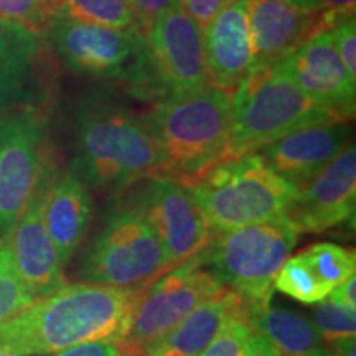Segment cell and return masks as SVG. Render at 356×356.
Listing matches in <instances>:
<instances>
[{
  "mask_svg": "<svg viewBox=\"0 0 356 356\" xmlns=\"http://www.w3.org/2000/svg\"><path fill=\"white\" fill-rule=\"evenodd\" d=\"M142 287L65 284L0 323V350L48 356L84 341H121Z\"/></svg>",
  "mask_w": 356,
  "mask_h": 356,
  "instance_id": "obj_1",
  "label": "cell"
},
{
  "mask_svg": "<svg viewBox=\"0 0 356 356\" xmlns=\"http://www.w3.org/2000/svg\"><path fill=\"white\" fill-rule=\"evenodd\" d=\"M71 172L96 191H121L162 175L157 142L144 121L106 95H89L74 114Z\"/></svg>",
  "mask_w": 356,
  "mask_h": 356,
  "instance_id": "obj_2",
  "label": "cell"
},
{
  "mask_svg": "<svg viewBox=\"0 0 356 356\" xmlns=\"http://www.w3.org/2000/svg\"><path fill=\"white\" fill-rule=\"evenodd\" d=\"M144 121L157 142L162 175L184 181L233 157L231 96L213 84L155 102Z\"/></svg>",
  "mask_w": 356,
  "mask_h": 356,
  "instance_id": "obj_3",
  "label": "cell"
},
{
  "mask_svg": "<svg viewBox=\"0 0 356 356\" xmlns=\"http://www.w3.org/2000/svg\"><path fill=\"white\" fill-rule=\"evenodd\" d=\"M181 184L215 233L287 216L297 193L259 154L222 160Z\"/></svg>",
  "mask_w": 356,
  "mask_h": 356,
  "instance_id": "obj_4",
  "label": "cell"
},
{
  "mask_svg": "<svg viewBox=\"0 0 356 356\" xmlns=\"http://www.w3.org/2000/svg\"><path fill=\"white\" fill-rule=\"evenodd\" d=\"M233 157L256 154L262 147L300 129L346 122L312 101L282 65L256 66L231 95Z\"/></svg>",
  "mask_w": 356,
  "mask_h": 356,
  "instance_id": "obj_5",
  "label": "cell"
},
{
  "mask_svg": "<svg viewBox=\"0 0 356 356\" xmlns=\"http://www.w3.org/2000/svg\"><path fill=\"white\" fill-rule=\"evenodd\" d=\"M121 81L134 96L152 102L211 84L204 63L203 30L180 3L152 22Z\"/></svg>",
  "mask_w": 356,
  "mask_h": 356,
  "instance_id": "obj_6",
  "label": "cell"
},
{
  "mask_svg": "<svg viewBox=\"0 0 356 356\" xmlns=\"http://www.w3.org/2000/svg\"><path fill=\"white\" fill-rule=\"evenodd\" d=\"M287 216L229 231H216L200 251L203 266L228 291L254 305L273 297L274 279L299 239Z\"/></svg>",
  "mask_w": 356,
  "mask_h": 356,
  "instance_id": "obj_7",
  "label": "cell"
},
{
  "mask_svg": "<svg viewBox=\"0 0 356 356\" xmlns=\"http://www.w3.org/2000/svg\"><path fill=\"white\" fill-rule=\"evenodd\" d=\"M170 269L157 236L127 207L114 208L79 262L83 282L121 289L144 287Z\"/></svg>",
  "mask_w": 356,
  "mask_h": 356,
  "instance_id": "obj_8",
  "label": "cell"
},
{
  "mask_svg": "<svg viewBox=\"0 0 356 356\" xmlns=\"http://www.w3.org/2000/svg\"><path fill=\"white\" fill-rule=\"evenodd\" d=\"M222 284L195 254L170 267L142 287L131 322L119 341L126 356L162 337L203 302L226 292Z\"/></svg>",
  "mask_w": 356,
  "mask_h": 356,
  "instance_id": "obj_9",
  "label": "cell"
},
{
  "mask_svg": "<svg viewBox=\"0 0 356 356\" xmlns=\"http://www.w3.org/2000/svg\"><path fill=\"white\" fill-rule=\"evenodd\" d=\"M127 208L152 228L170 267L198 254L215 234L188 188L170 175L137 181Z\"/></svg>",
  "mask_w": 356,
  "mask_h": 356,
  "instance_id": "obj_10",
  "label": "cell"
},
{
  "mask_svg": "<svg viewBox=\"0 0 356 356\" xmlns=\"http://www.w3.org/2000/svg\"><path fill=\"white\" fill-rule=\"evenodd\" d=\"M47 126L35 109L0 114V238L7 239L44 177Z\"/></svg>",
  "mask_w": 356,
  "mask_h": 356,
  "instance_id": "obj_11",
  "label": "cell"
},
{
  "mask_svg": "<svg viewBox=\"0 0 356 356\" xmlns=\"http://www.w3.org/2000/svg\"><path fill=\"white\" fill-rule=\"evenodd\" d=\"M48 37L70 70L97 78L122 79L145 33L139 29L118 30L58 15L48 29Z\"/></svg>",
  "mask_w": 356,
  "mask_h": 356,
  "instance_id": "obj_12",
  "label": "cell"
},
{
  "mask_svg": "<svg viewBox=\"0 0 356 356\" xmlns=\"http://www.w3.org/2000/svg\"><path fill=\"white\" fill-rule=\"evenodd\" d=\"M292 81L312 101L343 121L355 114L356 79L350 76L328 32H318L280 60Z\"/></svg>",
  "mask_w": 356,
  "mask_h": 356,
  "instance_id": "obj_13",
  "label": "cell"
},
{
  "mask_svg": "<svg viewBox=\"0 0 356 356\" xmlns=\"http://www.w3.org/2000/svg\"><path fill=\"white\" fill-rule=\"evenodd\" d=\"M356 149L351 144L304 188L297 190L287 218L299 233H323L355 215Z\"/></svg>",
  "mask_w": 356,
  "mask_h": 356,
  "instance_id": "obj_14",
  "label": "cell"
},
{
  "mask_svg": "<svg viewBox=\"0 0 356 356\" xmlns=\"http://www.w3.org/2000/svg\"><path fill=\"white\" fill-rule=\"evenodd\" d=\"M348 122L320 124L300 129L262 147L256 154L296 190L304 188L350 144Z\"/></svg>",
  "mask_w": 356,
  "mask_h": 356,
  "instance_id": "obj_15",
  "label": "cell"
},
{
  "mask_svg": "<svg viewBox=\"0 0 356 356\" xmlns=\"http://www.w3.org/2000/svg\"><path fill=\"white\" fill-rule=\"evenodd\" d=\"M337 20L302 10L287 0H251L252 68L279 63L315 33L328 32Z\"/></svg>",
  "mask_w": 356,
  "mask_h": 356,
  "instance_id": "obj_16",
  "label": "cell"
},
{
  "mask_svg": "<svg viewBox=\"0 0 356 356\" xmlns=\"http://www.w3.org/2000/svg\"><path fill=\"white\" fill-rule=\"evenodd\" d=\"M249 3L251 0H228L203 30L208 78L213 86L229 96L252 70Z\"/></svg>",
  "mask_w": 356,
  "mask_h": 356,
  "instance_id": "obj_17",
  "label": "cell"
},
{
  "mask_svg": "<svg viewBox=\"0 0 356 356\" xmlns=\"http://www.w3.org/2000/svg\"><path fill=\"white\" fill-rule=\"evenodd\" d=\"M43 184L30 198L12 233L6 239L13 264L37 300L56 292L66 284L63 266L42 218Z\"/></svg>",
  "mask_w": 356,
  "mask_h": 356,
  "instance_id": "obj_18",
  "label": "cell"
},
{
  "mask_svg": "<svg viewBox=\"0 0 356 356\" xmlns=\"http://www.w3.org/2000/svg\"><path fill=\"white\" fill-rule=\"evenodd\" d=\"M355 270L353 251L333 243H317L284 262L274 279V287L300 304L315 305L355 275Z\"/></svg>",
  "mask_w": 356,
  "mask_h": 356,
  "instance_id": "obj_19",
  "label": "cell"
},
{
  "mask_svg": "<svg viewBox=\"0 0 356 356\" xmlns=\"http://www.w3.org/2000/svg\"><path fill=\"white\" fill-rule=\"evenodd\" d=\"M92 210L95 208L89 186L73 172L65 173L42 188L44 228L55 244L63 267L86 238L92 221Z\"/></svg>",
  "mask_w": 356,
  "mask_h": 356,
  "instance_id": "obj_20",
  "label": "cell"
},
{
  "mask_svg": "<svg viewBox=\"0 0 356 356\" xmlns=\"http://www.w3.org/2000/svg\"><path fill=\"white\" fill-rule=\"evenodd\" d=\"M244 302L234 292L203 302L162 337L140 346L129 356H198L220 332L225 320Z\"/></svg>",
  "mask_w": 356,
  "mask_h": 356,
  "instance_id": "obj_21",
  "label": "cell"
},
{
  "mask_svg": "<svg viewBox=\"0 0 356 356\" xmlns=\"http://www.w3.org/2000/svg\"><path fill=\"white\" fill-rule=\"evenodd\" d=\"M270 300L273 297L261 304L244 305L252 330L284 356H332L330 345L325 343L310 318L275 307Z\"/></svg>",
  "mask_w": 356,
  "mask_h": 356,
  "instance_id": "obj_22",
  "label": "cell"
},
{
  "mask_svg": "<svg viewBox=\"0 0 356 356\" xmlns=\"http://www.w3.org/2000/svg\"><path fill=\"white\" fill-rule=\"evenodd\" d=\"M40 44L42 35L0 19V114L24 101L30 91Z\"/></svg>",
  "mask_w": 356,
  "mask_h": 356,
  "instance_id": "obj_23",
  "label": "cell"
},
{
  "mask_svg": "<svg viewBox=\"0 0 356 356\" xmlns=\"http://www.w3.org/2000/svg\"><path fill=\"white\" fill-rule=\"evenodd\" d=\"M58 15L109 29L140 30L127 0H61Z\"/></svg>",
  "mask_w": 356,
  "mask_h": 356,
  "instance_id": "obj_24",
  "label": "cell"
},
{
  "mask_svg": "<svg viewBox=\"0 0 356 356\" xmlns=\"http://www.w3.org/2000/svg\"><path fill=\"white\" fill-rule=\"evenodd\" d=\"M35 300L37 299L25 286L19 270L13 264V257L7 241L0 238V323L25 310Z\"/></svg>",
  "mask_w": 356,
  "mask_h": 356,
  "instance_id": "obj_25",
  "label": "cell"
},
{
  "mask_svg": "<svg viewBox=\"0 0 356 356\" xmlns=\"http://www.w3.org/2000/svg\"><path fill=\"white\" fill-rule=\"evenodd\" d=\"M252 332L243 304L225 320L220 332L198 356H249Z\"/></svg>",
  "mask_w": 356,
  "mask_h": 356,
  "instance_id": "obj_26",
  "label": "cell"
},
{
  "mask_svg": "<svg viewBox=\"0 0 356 356\" xmlns=\"http://www.w3.org/2000/svg\"><path fill=\"white\" fill-rule=\"evenodd\" d=\"M61 10V0H0V19L17 22L42 35Z\"/></svg>",
  "mask_w": 356,
  "mask_h": 356,
  "instance_id": "obj_27",
  "label": "cell"
},
{
  "mask_svg": "<svg viewBox=\"0 0 356 356\" xmlns=\"http://www.w3.org/2000/svg\"><path fill=\"white\" fill-rule=\"evenodd\" d=\"M310 322L315 325L320 337L325 343L350 338L356 335V314L355 309L335 304V302L325 299L315 304L312 310Z\"/></svg>",
  "mask_w": 356,
  "mask_h": 356,
  "instance_id": "obj_28",
  "label": "cell"
},
{
  "mask_svg": "<svg viewBox=\"0 0 356 356\" xmlns=\"http://www.w3.org/2000/svg\"><path fill=\"white\" fill-rule=\"evenodd\" d=\"M338 55L348 70L350 76H356V22L355 15L340 17L328 30ZM356 79V78H355Z\"/></svg>",
  "mask_w": 356,
  "mask_h": 356,
  "instance_id": "obj_29",
  "label": "cell"
},
{
  "mask_svg": "<svg viewBox=\"0 0 356 356\" xmlns=\"http://www.w3.org/2000/svg\"><path fill=\"white\" fill-rule=\"evenodd\" d=\"M302 10L318 13V15L340 19L345 15H355L356 0H287Z\"/></svg>",
  "mask_w": 356,
  "mask_h": 356,
  "instance_id": "obj_30",
  "label": "cell"
},
{
  "mask_svg": "<svg viewBox=\"0 0 356 356\" xmlns=\"http://www.w3.org/2000/svg\"><path fill=\"white\" fill-rule=\"evenodd\" d=\"M131 6L134 15H136L137 24H139L142 32H147L152 22L167 12L168 8L175 7L178 0H127Z\"/></svg>",
  "mask_w": 356,
  "mask_h": 356,
  "instance_id": "obj_31",
  "label": "cell"
},
{
  "mask_svg": "<svg viewBox=\"0 0 356 356\" xmlns=\"http://www.w3.org/2000/svg\"><path fill=\"white\" fill-rule=\"evenodd\" d=\"M50 356H126V353L119 341L97 340L68 346V348L56 351Z\"/></svg>",
  "mask_w": 356,
  "mask_h": 356,
  "instance_id": "obj_32",
  "label": "cell"
},
{
  "mask_svg": "<svg viewBox=\"0 0 356 356\" xmlns=\"http://www.w3.org/2000/svg\"><path fill=\"white\" fill-rule=\"evenodd\" d=\"M178 3L204 30L228 0H178Z\"/></svg>",
  "mask_w": 356,
  "mask_h": 356,
  "instance_id": "obj_33",
  "label": "cell"
},
{
  "mask_svg": "<svg viewBox=\"0 0 356 356\" xmlns=\"http://www.w3.org/2000/svg\"><path fill=\"white\" fill-rule=\"evenodd\" d=\"M327 299L335 302V304L356 309V275H351V277L343 280L340 286L333 289Z\"/></svg>",
  "mask_w": 356,
  "mask_h": 356,
  "instance_id": "obj_34",
  "label": "cell"
},
{
  "mask_svg": "<svg viewBox=\"0 0 356 356\" xmlns=\"http://www.w3.org/2000/svg\"><path fill=\"white\" fill-rule=\"evenodd\" d=\"M249 356H284V355H280L264 337H261L259 333L252 332L251 345H249Z\"/></svg>",
  "mask_w": 356,
  "mask_h": 356,
  "instance_id": "obj_35",
  "label": "cell"
},
{
  "mask_svg": "<svg viewBox=\"0 0 356 356\" xmlns=\"http://www.w3.org/2000/svg\"><path fill=\"white\" fill-rule=\"evenodd\" d=\"M355 337L350 338H341L330 343L332 356H355Z\"/></svg>",
  "mask_w": 356,
  "mask_h": 356,
  "instance_id": "obj_36",
  "label": "cell"
},
{
  "mask_svg": "<svg viewBox=\"0 0 356 356\" xmlns=\"http://www.w3.org/2000/svg\"><path fill=\"white\" fill-rule=\"evenodd\" d=\"M0 356H20V355H13V353H8V351L0 350Z\"/></svg>",
  "mask_w": 356,
  "mask_h": 356,
  "instance_id": "obj_37",
  "label": "cell"
}]
</instances>
